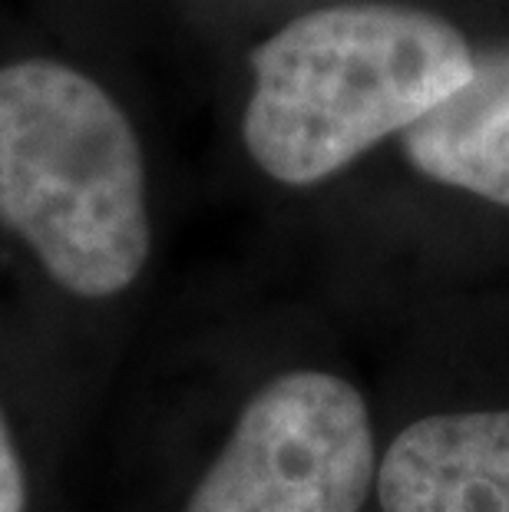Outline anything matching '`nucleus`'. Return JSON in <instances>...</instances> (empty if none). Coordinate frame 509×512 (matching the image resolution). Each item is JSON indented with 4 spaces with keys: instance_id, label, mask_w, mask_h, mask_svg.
Instances as JSON below:
<instances>
[{
    "instance_id": "f257e3e1",
    "label": "nucleus",
    "mask_w": 509,
    "mask_h": 512,
    "mask_svg": "<svg viewBox=\"0 0 509 512\" xmlns=\"http://www.w3.org/2000/svg\"><path fill=\"white\" fill-rule=\"evenodd\" d=\"M242 139L281 185H314L460 90L473 50L457 27L407 4L308 10L252 50Z\"/></svg>"
},
{
    "instance_id": "f03ea898",
    "label": "nucleus",
    "mask_w": 509,
    "mask_h": 512,
    "mask_svg": "<svg viewBox=\"0 0 509 512\" xmlns=\"http://www.w3.org/2000/svg\"><path fill=\"white\" fill-rule=\"evenodd\" d=\"M0 225L77 298H116L143 275V146L90 73L50 57L0 67Z\"/></svg>"
},
{
    "instance_id": "7ed1b4c3",
    "label": "nucleus",
    "mask_w": 509,
    "mask_h": 512,
    "mask_svg": "<svg viewBox=\"0 0 509 512\" xmlns=\"http://www.w3.org/2000/svg\"><path fill=\"white\" fill-rule=\"evenodd\" d=\"M374 479L364 397L324 370H295L245 403L186 512H361Z\"/></svg>"
},
{
    "instance_id": "20e7f679",
    "label": "nucleus",
    "mask_w": 509,
    "mask_h": 512,
    "mask_svg": "<svg viewBox=\"0 0 509 512\" xmlns=\"http://www.w3.org/2000/svg\"><path fill=\"white\" fill-rule=\"evenodd\" d=\"M384 512H509V410L433 413L377 466Z\"/></svg>"
},
{
    "instance_id": "39448f33",
    "label": "nucleus",
    "mask_w": 509,
    "mask_h": 512,
    "mask_svg": "<svg viewBox=\"0 0 509 512\" xmlns=\"http://www.w3.org/2000/svg\"><path fill=\"white\" fill-rule=\"evenodd\" d=\"M420 176L509 209V47L476 57L470 80L400 136Z\"/></svg>"
},
{
    "instance_id": "423d86ee",
    "label": "nucleus",
    "mask_w": 509,
    "mask_h": 512,
    "mask_svg": "<svg viewBox=\"0 0 509 512\" xmlns=\"http://www.w3.org/2000/svg\"><path fill=\"white\" fill-rule=\"evenodd\" d=\"M27 509V476L20 463L17 443L0 413V512H24Z\"/></svg>"
}]
</instances>
